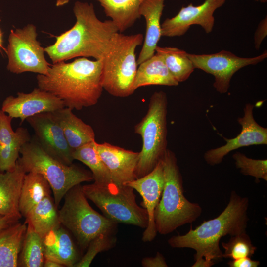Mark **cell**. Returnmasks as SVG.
<instances>
[{
  "label": "cell",
  "instance_id": "obj_14",
  "mask_svg": "<svg viewBox=\"0 0 267 267\" xmlns=\"http://www.w3.org/2000/svg\"><path fill=\"white\" fill-rule=\"evenodd\" d=\"M254 107L250 103L246 104L244 116L237 119L242 128L237 136L230 139L223 137L226 142L225 145L210 149L205 153L204 158L208 164L215 166L220 164L229 152L240 147L267 144V128L260 126L255 121L253 116Z\"/></svg>",
  "mask_w": 267,
  "mask_h": 267
},
{
  "label": "cell",
  "instance_id": "obj_24",
  "mask_svg": "<svg viewBox=\"0 0 267 267\" xmlns=\"http://www.w3.org/2000/svg\"><path fill=\"white\" fill-rule=\"evenodd\" d=\"M103 7L106 16L122 33L141 18L139 8L144 0H95Z\"/></svg>",
  "mask_w": 267,
  "mask_h": 267
},
{
  "label": "cell",
  "instance_id": "obj_10",
  "mask_svg": "<svg viewBox=\"0 0 267 267\" xmlns=\"http://www.w3.org/2000/svg\"><path fill=\"white\" fill-rule=\"evenodd\" d=\"M37 35L36 27L32 24L10 31L6 50L9 71L16 74L27 72L48 74L51 64L45 59Z\"/></svg>",
  "mask_w": 267,
  "mask_h": 267
},
{
  "label": "cell",
  "instance_id": "obj_23",
  "mask_svg": "<svg viewBox=\"0 0 267 267\" xmlns=\"http://www.w3.org/2000/svg\"><path fill=\"white\" fill-rule=\"evenodd\" d=\"M27 227L18 221L0 228V267H18Z\"/></svg>",
  "mask_w": 267,
  "mask_h": 267
},
{
  "label": "cell",
  "instance_id": "obj_8",
  "mask_svg": "<svg viewBox=\"0 0 267 267\" xmlns=\"http://www.w3.org/2000/svg\"><path fill=\"white\" fill-rule=\"evenodd\" d=\"M58 211L61 224L70 231L82 250L102 233H114L117 223L95 211L89 204L82 186L78 184L65 195Z\"/></svg>",
  "mask_w": 267,
  "mask_h": 267
},
{
  "label": "cell",
  "instance_id": "obj_32",
  "mask_svg": "<svg viewBox=\"0 0 267 267\" xmlns=\"http://www.w3.org/2000/svg\"><path fill=\"white\" fill-rule=\"evenodd\" d=\"M237 168L241 174L253 177L256 181L260 179L267 181V160L254 159L248 158L245 154L237 152L232 155Z\"/></svg>",
  "mask_w": 267,
  "mask_h": 267
},
{
  "label": "cell",
  "instance_id": "obj_15",
  "mask_svg": "<svg viewBox=\"0 0 267 267\" xmlns=\"http://www.w3.org/2000/svg\"><path fill=\"white\" fill-rule=\"evenodd\" d=\"M65 107L63 102L54 95L35 88L31 92H18L3 101L1 110L12 118L23 122L30 117L43 112H54Z\"/></svg>",
  "mask_w": 267,
  "mask_h": 267
},
{
  "label": "cell",
  "instance_id": "obj_11",
  "mask_svg": "<svg viewBox=\"0 0 267 267\" xmlns=\"http://www.w3.org/2000/svg\"><path fill=\"white\" fill-rule=\"evenodd\" d=\"M195 69L212 74L215 77L213 87L221 94L225 93L230 87L231 79L235 72L249 65H256L267 57L265 50L254 57H241L230 51L222 50L213 54H195L187 53Z\"/></svg>",
  "mask_w": 267,
  "mask_h": 267
},
{
  "label": "cell",
  "instance_id": "obj_6",
  "mask_svg": "<svg viewBox=\"0 0 267 267\" xmlns=\"http://www.w3.org/2000/svg\"><path fill=\"white\" fill-rule=\"evenodd\" d=\"M141 33L125 35L118 33L115 42L103 59V89L117 97H127L134 92L133 86L138 68L136 48L142 45Z\"/></svg>",
  "mask_w": 267,
  "mask_h": 267
},
{
  "label": "cell",
  "instance_id": "obj_12",
  "mask_svg": "<svg viewBox=\"0 0 267 267\" xmlns=\"http://www.w3.org/2000/svg\"><path fill=\"white\" fill-rule=\"evenodd\" d=\"M26 120L33 128L34 138L44 150L65 164H73V151L53 112L41 113Z\"/></svg>",
  "mask_w": 267,
  "mask_h": 267
},
{
  "label": "cell",
  "instance_id": "obj_37",
  "mask_svg": "<svg viewBox=\"0 0 267 267\" xmlns=\"http://www.w3.org/2000/svg\"><path fill=\"white\" fill-rule=\"evenodd\" d=\"M260 261L246 257L232 260L228 263L230 267H257L260 265Z\"/></svg>",
  "mask_w": 267,
  "mask_h": 267
},
{
  "label": "cell",
  "instance_id": "obj_27",
  "mask_svg": "<svg viewBox=\"0 0 267 267\" xmlns=\"http://www.w3.org/2000/svg\"><path fill=\"white\" fill-rule=\"evenodd\" d=\"M155 53L163 59L168 70L178 82L187 80L195 68L185 51L177 47L157 46Z\"/></svg>",
  "mask_w": 267,
  "mask_h": 267
},
{
  "label": "cell",
  "instance_id": "obj_34",
  "mask_svg": "<svg viewBox=\"0 0 267 267\" xmlns=\"http://www.w3.org/2000/svg\"><path fill=\"white\" fill-rule=\"evenodd\" d=\"M12 119L1 109L0 110V147L11 144L17 137L18 129L14 131L12 128Z\"/></svg>",
  "mask_w": 267,
  "mask_h": 267
},
{
  "label": "cell",
  "instance_id": "obj_2",
  "mask_svg": "<svg viewBox=\"0 0 267 267\" xmlns=\"http://www.w3.org/2000/svg\"><path fill=\"white\" fill-rule=\"evenodd\" d=\"M102 68L103 59L59 62L51 65L47 75H37L38 87L60 99L65 107L80 110L98 102L103 90Z\"/></svg>",
  "mask_w": 267,
  "mask_h": 267
},
{
  "label": "cell",
  "instance_id": "obj_36",
  "mask_svg": "<svg viewBox=\"0 0 267 267\" xmlns=\"http://www.w3.org/2000/svg\"><path fill=\"white\" fill-rule=\"evenodd\" d=\"M144 267H167L168 265L163 255L157 252L154 257H145L141 261Z\"/></svg>",
  "mask_w": 267,
  "mask_h": 267
},
{
  "label": "cell",
  "instance_id": "obj_20",
  "mask_svg": "<svg viewBox=\"0 0 267 267\" xmlns=\"http://www.w3.org/2000/svg\"><path fill=\"white\" fill-rule=\"evenodd\" d=\"M43 241L45 258L68 267H73L80 259L71 237L61 226L47 234Z\"/></svg>",
  "mask_w": 267,
  "mask_h": 267
},
{
  "label": "cell",
  "instance_id": "obj_18",
  "mask_svg": "<svg viewBox=\"0 0 267 267\" xmlns=\"http://www.w3.org/2000/svg\"><path fill=\"white\" fill-rule=\"evenodd\" d=\"M167 0H144L139 8V14L146 22V32L142 47L137 59L138 65L155 54L161 36L160 19Z\"/></svg>",
  "mask_w": 267,
  "mask_h": 267
},
{
  "label": "cell",
  "instance_id": "obj_7",
  "mask_svg": "<svg viewBox=\"0 0 267 267\" xmlns=\"http://www.w3.org/2000/svg\"><path fill=\"white\" fill-rule=\"evenodd\" d=\"M167 105L166 93L155 92L150 98L146 115L134 127L135 133L142 140L136 169L137 178L150 172L167 149Z\"/></svg>",
  "mask_w": 267,
  "mask_h": 267
},
{
  "label": "cell",
  "instance_id": "obj_3",
  "mask_svg": "<svg viewBox=\"0 0 267 267\" xmlns=\"http://www.w3.org/2000/svg\"><path fill=\"white\" fill-rule=\"evenodd\" d=\"M249 205L248 198L232 191L226 207L218 217L204 221L194 229L191 226L185 234L173 236L168 243L173 248L194 249L195 261L204 258L213 265L223 258L219 244L222 237L246 232Z\"/></svg>",
  "mask_w": 267,
  "mask_h": 267
},
{
  "label": "cell",
  "instance_id": "obj_19",
  "mask_svg": "<svg viewBox=\"0 0 267 267\" xmlns=\"http://www.w3.org/2000/svg\"><path fill=\"white\" fill-rule=\"evenodd\" d=\"M25 174L17 161L12 169L0 172V215L22 217L19 199Z\"/></svg>",
  "mask_w": 267,
  "mask_h": 267
},
{
  "label": "cell",
  "instance_id": "obj_39",
  "mask_svg": "<svg viewBox=\"0 0 267 267\" xmlns=\"http://www.w3.org/2000/svg\"><path fill=\"white\" fill-rule=\"evenodd\" d=\"M43 267H63V266L55 261H53L49 259L45 258Z\"/></svg>",
  "mask_w": 267,
  "mask_h": 267
},
{
  "label": "cell",
  "instance_id": "obj_40",
  "mask_svg": "<svg viewBox=\"0 0 267 267\" xmlns=\"http://www.w3.org/2000/svg\"><path fill=\"white\" fill-rule=\"evenodd\" d=\"M70 0H56V6L60 7L67 4Z\"/></svg>",
  "mask_w": 267,
  "mask_h": 267
},
{
  "label": "cell",
  "instance_id": "obj_4",
  "mask_svg": "<svg viewBox=\"0 0 267 267\" xmlns=\"http://www.w3.org/2000/svg\"><path fill=\"white\" fill-rule=\"evenodd\" d=\"M162 160L164 182L154 212V221L157 232L166 235L195 221L202 209L198 203L189 201L184 195L182 178L175 153L167 149Z\"/></svg>",
  "mask_w": 267,
  "mask_h": 267
},
{
  "label": "cell",
  "instance_id": "obj_26",
  "mask_svg": "<svg viewBox=\"0 0 267 267\" xmlns=\"http://www.w3.org/2000/svg\"><path fill=\"white\" fill-rule=\"evenodd\" d=\"M50 186L46 179L40 174L26 173L21 187L19 211L24 217L39 202L47 196L50 195Z\"/></svg>",
  "mask_w": 267,
  "mask_h": 267
},
{
  "label": "cell",
  "instance_id": "obj_30",
  "mask_svg": "<svg viewBox=\"0 0 267 267\" xmlns=\"http://www.w3.org/2000/svg\"><path fill=\"white\" fill-rule=\"evenodd\" d=\"M17 129L16 139L9 145L0 147V172L10 170L15 166L21 147L31 139L27 129L21 127Z\"/></svg>",
  "mask_w": 267,
  "mask_h": 267
},
{
  "label": "cell",
  "instance_id": "obj_1",
  "mask_svg": "<svg viewBox=\"0 0 267 267\" xmlns=\"http://www.w3.org/2000/svg\"><path fill=\"white\" fill-rule=\"evenodd\" d=\"M73 10L75 24L44 48L45 53L53 64L76 57L103 59L119 33L116 26L111 20H100L91 3L77 1Z\"/></svg>",
  "mask_w": 267,
  "mask_h": 267
},
{
  "label": "cell",
  "instance_id": "obj_22",
  "mask_svg": "<svg viewBox=\"0 0 267 267\" xmlns=\"http://www.w3.org/2000/svg\"><path fill=\"white\" fill-rule=\"evenodd\" d=\"M175 79L163 59L156 53L138 65L133 88L134 91L141 87L150 85L177 86Z\"/></svg>",
  "mask_w": 267,
  "mask_h": 267
},
{
  "label": "cell",
  "instance_id": "obj_41",
  "mask_svg": "<svg viewBox=\"0 0 267 267\" xmlns=\"http://www.w3.org/2000/svg\"><path fill=\"white\" fill-rule=\"evenodd\" d=\"M3 40H2V33L1 29H0V50L3 49Z\"/></svg>",
  "mask_w": 267,
  "mask_h": 267
},
{
  "label": "cell",
  "instance_id": "obj_29",
  "mask_svg": "<svg viewBox=\"0 0 267 267\" xmlns=\"http://www.w3.org/2000/svg\"><path fill=\"white\" fill-rule=\"evenodd\" d=\"M45 258L43 238L29 225L18 260V267H42Z\"/></svg>",
  "mask_w": 267,
  "mask_h": 267
},
{
  "label": "cell",
  "instance_id": "obj_42",
  "mask_svg": "<svg viewBox=\"0 0 267 267\" xmlns=\"http://www.w3.org/2000/svg\"><path fill=\"white\" fill-rule=\"evenodd\" d=\"M254 0L256 2H259L263 3H265L267 2V0Z\"/></svg>",
  "mask_w": 267,
  "mask_h": 267
},
{
  "label": "cell",
  "instance_id": "obj_17",
  "mask_svg": "<svg viewBox=\"0 0 267 267\" xmlns=\"http://www.w3.org/2000/svg\"><path fill=\"white\" fill-rule=\"evenodd\" d=\"M96 149L111 174L112 180L124 184L137 178L139 152H134L107 142L95 143Z\"/></svg>",
  "mask_w": 267,
  "mask_h": 267
},
{
  "label": "cell",
  "instance_id": "obj_33",
  "mask_svg": "<svg viewBox=\"0 0 267 267\" xmlns=\"http://www.w3.org/2000/svg\"><path fill=\"white\" fill-rule=\"evenodd\" d=\"M116 240L114 233L99 234L90 241L87 247L86 253L73 267H89L98 253L113 247L115 245Z\"/></svg>",
  "mask_w": 267,
  "mask_h": 267
},
{
  "label": "cell",
  "instance_id": "obj_28",
  "mask_svg": "<svg viewBox=\"0 0 267 267\" xmlns=\"http://www.w3.org/2000/svg\"><path fill=\"white\" fill-rule=\"evenodd\" d=\"M95 143V140L74 150L73 159L81 161L90 169L95 183L102 184L112 182L109 170L96 149Z\"/></svg>",
  "mask_w": 267,
  "mask_h": 267
},
{
  "label": "cell",
  "instance_id": "obj_16",
  "mask_svg": "<svg viewBox=\"0 0 267 267\" xmlns=\"http://www.w3.org/2000/svg\"><path fill=\"white\" fill-rule=\"evenodd\" d=\"M162 159L147 175L124 184L132 187L142 197L143 206L147 213L148 218V225L142 237V241L145 242L153 240L157 233L154 212L160 199L164 182Z\"/></svg>",
  "mask_w": 267,
  "mask_h": 267
},
{
  "label": "cell",
  "instance_id": "obj_9",
  "mask_svg": "<svg viewBox=\"0 0 267 267\" xmlns=\"http://www.w3.org/2000/svg\"><path fill=\"white\" fill-rule=\"evenodd\" d=\"M87 199L102 212L104 216L118 223L146 228L148 218L146 210L136 203L134 189L112 181L82 186Z\"/></svg>",
  "mask_w": 267,
  "mask_h": 267
},
{
  "label": "cell",
  "instance_id": "obj_38",
  "mask_svg": "<svg viewBox=\"0 0 267 267\" xmlns=\"http://www.w3.org/2000/svg\"><path fill=\"white\" fill-rule=\"evenodd\" d=\"M20 218L13 216H4L0 215V228L8 226L13 223L18 222Z\"/></svg>",
  "mask_w": 267,
  "mask_h": 267
},
{
  "label": "cell",
  "instance_id": "obj_21",
  "mask_svg": "<svg viewBox=\"0 0 267 267\" xmlns=\"http://www.w3.org/2000/svg\"><path fill=\"white\" fill-rule=\"evenodd\" d=\"M64 107L53 112L60 125L67 143L73 151L88 143L95 141L93 128L72 112Z\"/></svg>",
  "mask_w": 267,
  "mask_h": 267
},
{
  "label": "cell",
  "instance_id": "obj_13",
  "mask_svg": "<svg viewBox=\"0 0 267 267\" xmlns=\"http://www.w3.org/2000/svg\"><path fill=\"white\" fill-rule=\"evenodd\" d=\"M225 1L226 0H205L199 5L190 3L182 7L175 16L166 18L161 24V36H182L193 25H200L206 33H211L215 23L214 13Z\"/></svg>",
  "mask_w": 267,
  "mask_h": 267
},
{
  "label": "cell",
  "instance_id": "obj_25",
  "mask_svg": "<svg viewBox=\"0 0 267 267\" xmlns=\"http://www.w3.org/2000/svg\"><path fill=\"white\" fill-rule=\"evenodd\" d=\"M57 208L54 199L50 195L47 196L28 212L25 217V223L43 238L61 225Z\"/></svg>",
  "mask_w": 267,
  "mask_h": 267
},
{
  "label": "cell",
  "instance_id": "obj_31",
  "mask_svg": "<svg viewBox=\"0 0 267 267\" xmlns=\"http://www.w3.org/2000/svg\"><path fill=\"white\" fill-rule=\"evenodd\" d=\"M222 245L224 249L223 258L232 260L251 257L257 249L246 232L231 236L227 242H222Z\"/></svg>",
  "mask_w": 267,
  "mask_h": 267
},
{
  "label": "cell",
  "instance_id": "obj_5",
  "mask_svg": "<svg viewBox=\"0 0 267 267\" xmlns=\"http://www.w3.org/2000/svg\"><path fill=\"white\" fill-rule=\"evenodd\" d=\"M18 162L25 172L42 175L49 183L57 207L66 193L81 183L93 180L91 172L73 164H65L51 156L34 137L21 147Z\"/></svg>",
  "mask_w": 267,
  "mask_h": 267
},
{
  "label": "cell",
  "instance_id": "obj_35",
  "mask_svg": "<svg viewBox=\"0 0 267 267\" xmlns=\"http://www.w3.org/2000/svg\"><path fill=\"white\" fill-rule=\"evenodd\" d=\"M267 35V16L259 23L254 34V44L256 50H259L261 44Z\"/></svg>",
  "mask_w": 267,
  "mask_h": 267
}]
</instances>
